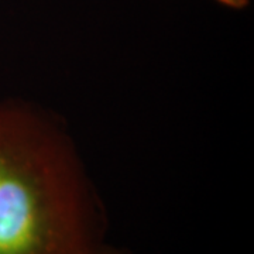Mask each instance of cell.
Listing matches in <instances>:
<instances>
[{
    "instance_id": "1",
    "label": "cell",
    "mask_w": 254,
    "mask_h": 254,
    "mask_svg": "<svg viewBox=\"0 0 254 254\" xmlns=\"http://www.w3.org/2000/svg\"><path fill=\"white\" fill-rule=\"evenodd\" d=\"M108 226L66 120L34 100L0 99V254H86Z\"/></svg>"
},
{
    "instance_id": "2",
    "label": "cell",
    "mask_w": 254,
    "mask_h": 254,
    "mask_svg": "<svg viewBox=\"0 0 254 254\" xmlns=\"http://www.w3.org/2000/svg\"><path fill=\"white\" fill-rule=\"evenodd\" d=\"M86 254H136L134 252H131L127 247H122V246L112 245L108 243L106 240L103 243H100L99 246H96L95 249H92L89 253Z\"/></svg>"
},
{
    "instance_id": "3",
    "label": "cell",
    "mask_w": 254,
    "mask_h": 254,
    "mask_svg": "<svg viewBox=\"0 0 254 254\" xmlns=\"http://www.w3.org/2000/svg\"><path fill=\"white\" fill-rule=\"evenodd\" d=\"M218 3L226 6L229 9L233 10H242L246 9L250 4V0H216Z\"/></svg>"
}]
</instances>
